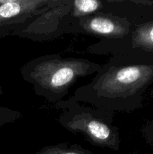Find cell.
<instances>
[{"label": "cell", "mask_w": 153, "mask_h": 154, "mask_svg": "<svg viewBox=\"0 0 153 154\" xmlns=\"http://www.w3.org/2000/svg\"><path fill=\"white\" fill-rule=\"evenodd\" d=\"M152 81V54L130 48L112 55L68 100L113 113L130 112L140 108L142 94Z\"/></svg>", "instance_id": "cell-1"}, {"label": "cell", "mask_w": 153, "mask_h": 154, "mask_svg": "<svg viewBox=\"0 0 153 154\" xmlns=\"http://www.w3.org/2000/svg\"><path fill=\"white\" fill-rule=\"evenodd\" d=\"M100 67L101 65L88 59L63 58L60 54H52L30 60L21 67L20 74L37 96L56 104L78 80L96 74Z\"/></svg>", "instance_id": "cell-2"}, {"label": "cell", "mask_w": 153, "mask_h": 154, "mask_svg": "<svg viewBox=\"0 0 153 154\" xmlns=\"http://www.w3.org/2000/svg\"><path fill=\"white\" fill-rule=\"evenodd\" d=\"M56 106L64 110L57 121L66 130L82 134L97 147L119 150V129L113 123V112L94 106H83L80 102L70 100L61 101Z\"/></svg>", "instance_id": "cell-3"}, {"label": "cell", "mask_w": 153, "mask_h": 154, "mask_svg": "<svg viewBox=\"0 0 153 154\" xmlns=\"http://www.w3.org/2000/svg\"><path fill=\"white\" fill-rule=\"evenodd\" d=\"M61 0H20L0 6V39L16 35L27 26V21L47 11Z\"/></svg>", "instance_id": "cell-4"}, {"label": "cell", "mask_w": 153, "mask_h": 154, "mask_svg": "<svg viewBox=\"0 0 153 154\" xmlns=\"http://www.w3.org/2000/svg\"><path fill=\"white\" fill-rule=\"evenodd\" d=\"M78 31L101 40H121L132 32L131 23L126 18L105 14H93L77 18Z\"/></svg>", "instance_id": "cell-5"}, {"label": "cell", "mask_w": 153, "mask_h": 154, "mask_svg": "<svg viewBox=\"0 0 153 154\" xmlns=\"http://www.w3.org/2000/svg\"><path fill=\"white\" fill-rule=\"evenodd\" d=\"M117 51L139 50L153 54V20L138 25L126 38L116 42Z\"/></svg>", "instance_id": "cell-6"}, {"label": "cell", "mask_w": 153, "mask_h": 154, "mask_svg": "<svg viewBox=\"0 0 153 154\" xmlns=\"http://www.w3.org/2000/svg\"><path fill=\"white\" fill-rule=\"evenodd\" d=\"M34 154H94L76 144L59 143L42 147Z\"/></svg>", "instance_id": "cell-7"}, {"label": "cell", "mask_w": 153, "mask_h": 154, "mask_svg": "<svg viewBox=\"0 0 153 154\" xmlns=\"http://www.w3.org/2000/svg\"><path fill=\"white\" fill-rule=\"evenodd\" d=\"M102 7L100 0H74L72 6V17H83L93 14Z\"/></svg>", "instance_id": "cell-8"}, {"label": "cell", "mask_w": 153, "mask_h": 154, "mask_svg": "<svg viewBox=\"0 0 153 154\" xmlns=\"http://www.w3.org/2000/svg\"><path fill=\"white\" fill-rule=\"evenodd\" d=\"M22 117V113L7 107L0 106V128L14 123Z\"/></svg>", "instance_id": "cell-9"}, {"label": "cell", "mask_w": 153, "mask_h": 154, "mask_svg": "<svg viewBox=\"0 0 153 154\" xmlns=\"http://www.w3.org/2000/svg\"><path fill=\"white\" fill-rule=\"evenodd\" d=\"M136 3H141L144 5H152L153 0H131Z\"/></svg>", "instance_id": "cell-10"}, {"label": "cell", "mask_w": 153, "mask_h": 154, "mask_svg": "<svg viewBox=\"0 0 153 154\" xmlns=\"http://www.w3.org/2000/svg\"><path fill=\"white\" fill-rule=\"evenodd\" d=\"M20 1V0H0V6L2 5L6 4V3L9 2H14Z\"/></svg>", "instance_id": "cell-11"}, {"label": "cell", "mask_w": 153, "mask_h": 154, "mask_svg": "<svg viewBox=\"0 0 153 154\" xmlns=\"http://www.w3.org/2000/svg\"><path fill=\"white\" fill-rule=\"evenodd\" d=\"M3 94H4V90H3V89L2 88V87L0 86V96H2Z\"/></svg>", "instance_id": "cell-12"}, {"label": "cell", "mask_w": 153, "mask_h": 154, "mask_svg": "<svg viewBox=\"0 0 153 154\" xmlns=\"http://www.w3.org/2000/svg\"><path fill=\"white\" fill-rule=\"evenodd\" d=\"M148 143H150V144H152V145H153V139L152 140V141H150Z\"/></svg>", "instance_id": "cell-13"}]
</instances>
